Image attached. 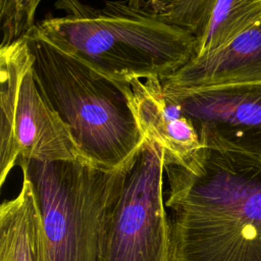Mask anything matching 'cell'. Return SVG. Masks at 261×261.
<instances>
[{
  "mask_svg": "<svg viewBox=\"0 0 261 261\" xmlns=\"http://www.w3.org/2000/svg\"><path fill=\"white\" fill-rule=\"evenodd\" d=\"M41 217L31 181L22 175L19 193L0 207V261H40Z\"/></svg>",
  "mask_w": 261,
  "mask_h": 261,
  "instance_id": "obj_10",
  "label": "cell"
},
{
  "mask_svg": "<svg viewBox=\"0 0 261 261\" xmlns=\"http://www.w3.org/2000/svg\"><path fill=\"white\" fill-rule=\"evenodd\" d=\"M164 173L162 148L146 138L125 175L109 229L105 261H171Z\"/></svg>",
  "mask_w": 261,
  "mask_h": 261,
  "instance_id": "obj_6",
  "label": "cell"
},
{
  "mask_svg": "<svg viewBox=\"0 0 261 261\" xmlns=\"http://www.w3.org/2000/svg\"><path fill=\"white\" fill-rule=\"evenodd\" d=\"M128 99L145 138L164 152V163H181L202 146L200 133L178 101L168 97L162 80L130 81Z\"/></svg>",
  "mask_w": 261,
  "mask_h": 261,
  "instance_id": "obj_9",
  "label": "cell"
},
{
  "mask_svg": "<svg viewBox=\"0 0 261 261\" xmlns=\"http://www.w3.org/2000/svg\"><path fill=\"white\" fill-rule=\"evenodd\" d=\"M216 0H143L144 5L164 15L197 37L205 27Z\"/></svg>",
  "mask_w": 261,
  "mask_h": 261,
  "instance_id": "obj_12",
  "label": "cell"
},
{
  "mask_svg": "<svg viewBox=\"0 0 261 261\" xmlns=\"http://www.w3.org/2000/svg\"><path fill=\"white\" fill-rule=\"evenodd\" d=\"M37 2H38V4L41 2V0H37Z\"/></svg>",
  "mask_w": 261,
  "mask_h": 261,
  "instance_id": "obj_14",
  "label": "cell"
},
{
  "mask_svg": "<svg viewBox=\"0 0 261 261\" xmlns=\"http://www.w3.org/2000/svg\"><path fill=\"white\" fill-rule=\"evenodd\" d=\"M24 38L36 81L69 127L83 159L107 170L130 163L146 138L129 103V84L98 73L32 30Z\"/></svg>",
  "mask_w": 261,
  "mask_h": 261,
  "instance_id": "obj_3",
  "label": "cell"
},
{
  "mask_svg": "<svg viewBox=\"0 0 261 261\" xmlns=\"http://www.w3.org/2000/svg\"><path fill=\"white\" fill-rule=\"evenodd\" d=\"M129 164L107 170L85 160L31 159L18 165L32 184L39 207L40 261H105Z\"/></svg>",
  "mask_w": 261,
  "mask_h": 261,
  "instance_id": "obj_4",
  "label": "cell"
},
{
  "mask_svg": "<svg viewBox=\"0 0 261 261\" xmlns=\"http://www.w3.org/2000/svg\"><path fill=\"white\" fill-rule=\"evenodd\" d=\"M0 185L31 159L84 160L69 127L42 92L27 39L0 47Z\"/></svg>",
  "mask_w": 261,
  "mask_h": 261,
  "instance_id": "obj_5",
  "label": "cell"
},
{
  "mask_svg": "<svg viewBox=\"0 0 261 261\" xmlns=\"http://www.w3.org/2000/svg\"><path fill=\"white\" fill-rule=\"evenodd\" d=\"M37 0H0L1 45L23 38L35 25Z\"/></svg>",
  "mask_w": 261,
  "mask_h": 261,
  "instance_id": "obj_13",
  "label": "cell"
},
{
  "mask_svg": "<svg viewBox=\"0 0 261 261\" xmlns=\"http://www.w3.org/2000/svg\"><path fill=\"white\" fill-rule=\"evenodd\" d=\"M54 6L62 14L47 15L32 31L112 81L163 80L195 56V35L145 6L127 0L101 7L56 0Z\"/></svg>",
  "mask_w": 261,
  "mask_h": 261,
  "instance_id": "obj_2",
  "label": "cell"
},
{
  "mask_svg": "<svg viewBox=\"0 0 261 261\" xmlns=\"http://www.w3.org/2000/svg\"><path fill=\"white\" fill-rule=\"evenodd\" d=\"M196 126L201 148L164 163L171 261H261V156Z\"/></svg>",
  "mask_w": 261,
  "mask_h": 261,
  "instance_id": "obj_1",
  "label": "cell"
},
{
  "mask_svg": "<svg viewBox=\"0 0 261 261\" xmlns=\"http://www.w3.org/2000/svg\"><path fill=\"white\" fill-rule=\"evenodd\" d=\"M261 82V24L209 54L193 58L162 80L164 93L178 101L219 86Z\"/></svg>",
  "mask_w": 261,
  "mask_h": 261,
  "instance_id": "obj_7",
  "label": "cell"
},
{
  "mask_svg": "<svg viewBox=\"0 0 261 261\" xmlns=\"http://www.w3.org/2000/svg\"><path fill=\"white\" fill-rule=\"evenodd\" d=\"M178 102L195 124H209L230 142L261 156V82L212 87Z\"/></svg>",
  "mask_w": 261,
  "mask_h": 261,
  "instance_id": "obj_8",
  "label": "cell"
},
{
  "mask_svg": "<svg viewBox=\"0 0 261 261\" xmlns=\"http://www.w3.org/2000/svg\"><path fill=\"white\" fill-rule=\"evenodd\" d=\"M259 24L261 0H216L205 27L196 38L194 58L220 49Z\"/></svg>",
  "mask_w": 261,
  "mask_h": 261,
  "instance_id": "obj_11",
  "label": "cell"
}]
</instances>
